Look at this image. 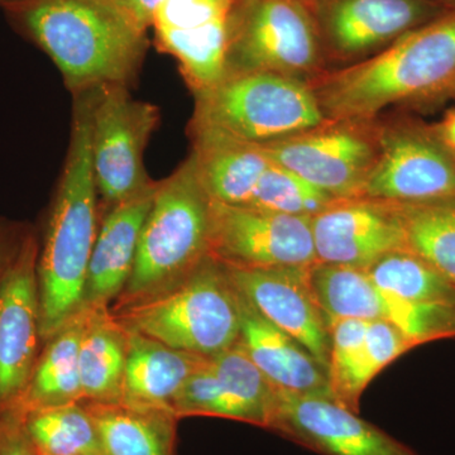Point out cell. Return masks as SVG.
I'll return each mask as SVG.
<instances>
[{"mask_svg": "<svg viewBox=\"0 0 455 455\" xmlns=\"http://www.w3.org/2000/svg\"><path fill=\"white\" fill-rule=\"evenodd\" d=\"M328 70L307 0H233L226 73H272L310 84Z\"/></svg>", "mask_w": 455, "mask_h": 455, "instance_id": "7", "label": "cell"}, {"mask_svg": "<svg viewBox=\"0 0 455 455\" xmlns=\"http://www.w3.org/2000/svg\"><path fill=\"white\" fill-rule=\"evenodd\" d=\"M392 205L403 224L406 250L455 287V197Z\"/></svg>", "mask_w": 455, "mask_h": 455, "instance_id": "26", "label": "cell"}, {"mask_svg": "<svg viewBox=\"0 0 455 455\" xmlns=\"http://www.w3.org/2000/svg\"><path fill=\"white\" fill-rule=\"evenodd\" d=\"M238 298L239 343L268 382L277 390L331 397L328 371L298 341L254 310L239 293Z\"/></svg>", "mask_w": 455, "mask_h": 455, "instance_id": "20", "label": "cell"}, {"mask_svg": "<svg viewBox=\"0 0 455 455\" xmlns=\"http://www.w3.org/2000/svg\"><path fill=\"white\" fill-rule=\"evenodd\" d=\"M267 430L322 455H420L323 395L276 388Z\"/></svg>", "mask_w": 455, "mask_h": 455, "instance_id": "14", "label": "cell"}, {"mask_svg": "<svg viewBox=\"0 0 455 455\" xmlns=\"http://www.w3.org/2000/svg\"><path fill=\"white\" fill-rule=\"evenodd\" d=\"M211 256L235 267L316 263L311 217L212 202Z\"/></svg>", "mask_w": 455, "mask_h": 455, "instance_id": "13", "label": "cell"}, {"mask_svg": "<svg viewBox=\"0 0 455 455\" xmlns=\"http://www.w3.org/2000/svg\"><path fill=\"white\" fill-rule=\"evenodd\" d=\"M158 181L101 214L86 280L84 309H110L130 281L140 233Z\"/></svg>", "mask_w": 455, "mask_h": 455, "instance_id": "19", "label": "cell"}, {"mask_svg": "<svg viewBox=\"0 0 455 455\" xmlns=\"http://www.w3.org/2000/svg\"><path fill=\"white\" fill-rule=\"evenodd\" d=\"M0 455H37L23 427L22 412L18 409L0 412Z\"/></svg>", "mask_w": 455, "mask_h": 455, "instance_id": "31", "label": "cell"}, {"mask_svg": "<svg viewBox=\"0 0 455 455\" xmlns=\"http://www.w3.org/2000/svg\"><path fill=\"white\" fill-rule=\"evenodd\" d=\"M276 388L235 343L208 361L185 383L173 403L179 419L212 416L267 429Z\"/></svg>", "mask_w": 455, "mask_h": 455, "instance_id": "16", "label": "cell"}, {"mask_svg": "<svg viewBox=\"0 0 455 455\" xmlns=\"http://www.w3.org/2000/svg\"><path fill=\"white\" fill-rule=\"evenodd\" d=\"M5 12L52 60L73 94L104 85L130 88L139 77L147 32L114 0H25Z\"/></svg>", "mask_w": 455, "mask_h": 455, "instance_id": "3", "label": "cell"}, {"mask_svg": "<svg viewBox=\"0 0 455 455\" xmlns=\"http://www.w3.org/2000/svg\"><path fill=\"white\" fill-rule=\"evenodd\" d=\"M440 140L455 158V109L449 112L442 122L433 125Z\"/></svg>", "mask_w": 455, "mask_h": 455, "instance_id": "34", "label": "cell"}, {"mask_svg": "<svg viewBox=\"0 0 455 455\" xmlns=\"http://www.w3.org/2000/svg\"><path fill=\"white\" fill-rule=\"evenodd\" d=\"M25 2V0H0V8L7 9L14 7V5L20 4V3Z\"/></svg>", "mask_w": 455, "mask_h": 455, "instance_id": "35", "label": "cell"}, {"mask_svg": "<svg viewBox=\"0 0 455 455\" xmlns=\"http://www.w3.org/2000/svg\"><path fill=\"white\" fill-rule=\"evenodd\" d=\"M197 178L212 202L248 206L272 161L259 145L211 130H190Z\"/></svg>", "mask_w": 455, "mask_h": 455, "instance_id": "21", "label": "cell"}, {"mask_svg": "<svg viewBox=\"0 0 455 455\" xmlns=\"http://www.w3.org/2000/svg\"><path fill=\"white\" fill-rule=\"evenodd\" d=\"M97 427L101 455H176L180 419L167 410L123 403H83Z\"/></svg>", "mask_w": 455, "mask_h": 455, "instance_id": "23", "label": "cell"}, {"mask_svg": "<svg viewBox=\"0 0 455 455\" xmlns=\"http://www.w3.org/2000/svg\"><path fill=\"white\" fill-rule=\"evenodd\" d=\"M309 283L326 320L390 323L415 346L455 337V305L414 304L379 289L366 269L316 262Z\"/></svg>", "mask_w": 455, "mask_h": 455, "instance_id": "12", "label": "cell"}, {"mask_svg": "<svg viewBox=\"0 0 455 455\" xmlns=\"http://www.w3.org/2000/svg\"><path fill=\"white\" fill-rule=\"evenodd\" d=\"M435 2L442 3V4L448 5V7H455V0H435Z\"/></svg>", "mask_w": 455, "mask_h": 455, "instance_id": "36", "label": "cell"}, {"mask_svg": "<svg viewBox=\"0 0 455 455\" xmlns=\"http://www.w3.org/2000/svg\"><path fill=\"white\" fill-rule=\"evenodd\" d=\"M194 97L190 130L221 132L254 145L289 139L328 122L309 84L278 74L224 75Z\"/></svg>", "mask_w": 455, "mask_h": 455, "instance_id": "6", "label": "cell"}, {"mask_svg": "<svg viewBox=\"0 0 455 455\" xmlns=\"http://www.w3.org/2000/svg\"><path fill=\"white\" fill-rule=\"evenodd\" d=\"M223 266L236 292L269 323L298 341L328 371L331 334L310 287V266L271 268Z\"/></svg>", "mask_w": 455, "mask_h": 455, "instance_id": "17", "label": "cell"}, {"mask_svg": "<svg viewBox=\"0 0 455 455\" xmlns=\"http://www.w3.org/2000/svg\"><path fill=\"white\" fill-rule=\"evenodd\" d=\"M31 232L27 227L0 218V284Z\"/></svg>", "mask_w": 455, "mask_h": 455, "instance_id": "32", "label": "cell"}, {"mask_svg": "<svg viewBox=\"0 0 455 455\" xmlns=\"http://www.w3.org/2000/svg\"><path fill=\"white\" fill-rule=\"evenodd\" d=\"M22 419L37 455H101L97 427L83 403L31 410Z\"/></svg>", "mask_w": 455, "mask_h": 455, "instance_id": "27", "label": "cell"}, {"mask_svg": "<svg viewBox=\"0 0 455 455\" xmlns=\"http://www.w3.org/2000/svg\"><path fill=\"white\" fill-rule=\"evenodd\" d=\"M326 60L357 64L451 8L435 0H307Z\"/></svg>", "mask_w": 455, "mask_h": 455, "instance_id": "11", "label": "cell"}, {"mask_svg": "<svg viewBox=\"0 0 455 455\" xmlns=\"http://www.w3.org/2000/svg\"><path fill=\"white\" fill-rule=\"evenodd\" d=\"M125 334L127 363L121 403L173 412L185 383L209 357L170 348L134 331H125Z\"/></svg>", "mask_w": 455, "mask_h": 455, "instance_id": "22", "label": "cell"}, {"mask_svg": "<svg viewBox=\"0 0 455 455\" xmlns=\"http://www.w3.org/2000/svg\"><path fill=\"white\" fill-rule=\"evenodd\" d=\"M110 313L125 331L204 357L229 349L241 334L238 292L212 256L172 286Z\"/></svg>", "mask_w": 455, "mask_h": 455, "instance_id": "5", "label": "cell"}, {"mask_svg": "<svg viewBox=\"0 0 455 455\" xmlns=\"http://www.w3.org/2000/svg\"><path fill=\"white\" fill-rule=\"evenodd\" d=\"M114 2L140 29L147 32V29L151 27L156 8L164 0H114Z\"/></svg>", "mask_w": 455, "mask_h": 455, "instance_id": "33", "label": "cell"}, {"mask_svg": "<svg viewBox=\"0 0 455 455\" xmlns=\"http://www.w3.org/2000/svg\"><path fill=\"white\" fill-rule=\"evenodd\" d=\"M379 155L361 199L418 204L455 197V158L433 125L377 122Z\"/></svg>", "mask_w": 455, "mask_h": 455, "instance_id": "9", "label": "cell"}, {"mask_svg": "<svg viewBox=\"0 0 455 455\" xmlns=\"http://www.w3.org/2000/svg\"><path fill=\"white\" fill-rule=\"evenodd\" d=\"M99 224L100 204L92 173L88 90L74 94L70 145L38 253L44 343L83 311Z\"/></svg>", "mask_w": 455, "mask_h": 455, "instance_id": "2", "label": "cell"}, {"mask_svg": "<svg viewBox=\"0 0 455 455\" xmlns=\"http://www.w3.org/2000/svg\"><path fill=\"white\" fill-rule=\"evenodd\" d=\"M38 253L31 230L0 284V412L16 409L22 400L44 347Z\"/></svg>", "mask_w": 455, "mask_h": 455, "instance_id": "15", "label": "cell"}, {"mask_svg": "<svg viewBox=\"0 0 455 455\" xmlns=\"http://www.w3.org/2000/svg\"><path fill=\"white\" fill-rule=\"evenodd\" d=\"M79 374L83 403H121L127 334L110 309H85Z\"/></svg>", "mask_w": 455, "mask_h": 455, "instance_id": "24", "label": "cell"}, {"mask_svg": "<svg viewBox=\"0 0 455 455\" xmlns=\"http://www.w3.org/2000/svg\"><path fill=\"white\" fill-rule=\"evenodd\" d=\"M335 202L291 171L272 163L245 208L314 217Z\"/></svg>", "mask_w": 455, "mask_h": 455, "instance_id": "30", "label": "cell"}, {"mask_svg": "<svg viewBox=\"0 0 455 455\" xmlns=\"http://www.w3.org/2000/svg\"><path fill=\"white\" fill-rule=\"evenodd\" d=\"M328 122H376L391 107L455 97V8L363 61L309 84Z\"/></svg>", "mask_w": 455, "mask_h": 455, "instance_id": "1", "label": "cell"}, {"mask_svg": "<svg viewBox=\"0 0 455 455\" xmlns=\"http://www.w3.org/2000/svg\"><path fill=\"white\" fill-rule=\"evenodd\" d=\"M366 320H326L331 334L328 379L331 397L340 405L359 412V400L368 383L377 376L366 348Z\"/></svg>", "mask_w": 455, "mask_h": 455, "instance_id": "28", "label": "cell"}, {"mask_svg": "<svg viewBox=\"0 0 455 455\" xmlns=\"http://www.w3.org/2000/svg\"><path fill=\"white\" fill-rule=\"evenodd\" d=\"M211 232L212 199L190 155L158 181L130 281L110 310L149 298L190 275L211 256Z\"/></svg>", "mask_w": 455, "mask_h": 455, "instance_id": "4", "label": "cell"}, {"mask_svg": "<svg viewBox=\"0 0 455 455\" xmlns=\"http://www.w3.org/2000/svg\"><path fill=\"white\" fill-rule=\"evenodd\" d=\"M316 262L368 269L406 248L403 224L390 203L370 199L335 202L311 217Z\"/></svg>", "mask_w": 455, "mask_h": 455, "instance_id": "18", "label": "cell"}, {"mask_svg": "<svg viewBox=\"0 0 455 455\" xmlns=\"http://www.w3.org/2000/svg\"><path fill=\"white\" fill-rule=\"evenodd\" d=\"M272 163L331 199H361L379 155L376 122H326L289 139L259 145Z\"/></svg>", "mask_w": 455, "mask_h": 455, "instance_id": "10", "label": "cell"}, {"mask_svg": "<svg viewBox=\"0 0 455 455\" xmlns=\"http://www.w3.org/2000/svg\"><path fill=\"white\" fill-rule=\"evenodd\" d=\"M86 310L44 341L22 400L16 409L27 412L83 403L79 350Z\"/></svg>", "mask_w": 455, "mask_h": 455, "instance_id": "25", "label": "cell"}, {"mask_svg": "<svg viewBox=\"0 0 455 455\" xmlns=\"http://www.w3.org/2000/svg\"><path fill=\"white\" fill-rule=\"evenodd\" d=\"M366 271L379 289L401 300L455 305V287L406 248L386 254Z\"/></svg>", "mask_w": 455, "mask_h": 455, "instance_id": "29", "label": "cell"}, {"mask_svg": "<svg viewBox=\"0 0 455 455\" xmlns=\"http://www.w3.org/2000/svg\"><path fill=\"white\" fill-rule=\"evenodd\" d=\"M89 101L92 173L104 212L155 184L146 171L145 151L160 110L122 85L89 90Z\"/></svg>", "mask_w": 455, "mask_h": 455, "instance_id": "8", "label": "cell"}]
</instances>
